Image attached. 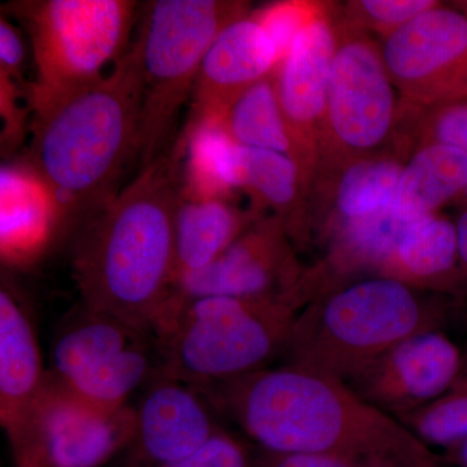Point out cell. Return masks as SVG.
<instances>
[{
	"label": "cell",
	"instance_id": "6da1fadb",
	"mask_svg": "<svg viewBox=\"0 0 467 467\" xmlns=\"http://www.w3.org/2000/svg\"><path fill=\"white\" fill-rule=\"evenodd\" d=\"M198 391L261 451L337 454L380 467H436L432 451L398 418L344 380L309 368H261Z\"/></svg>",
	"mask_w": 467,
	"mask_h": 467
},
{
	"label": "cell",
	"instance_id": "7a4b0ae2",
	"mask_svg": "<svg viewBox=\"0 0 467 467\" xmlns=\"http://www.w3.org/2000/svg\"><path fill=\"white\" fill-rule=\"evenodd\" d=\"M184 147L140 169L133 182L78 229L72 273L85 306L152 335L174 278L175 213Z\"/></svg>",
	"mask_w": 467,
	"mask_h": 467
},
{
	"label": "cell",
	"instance_id": "3957f363",
	"mask_svg": "<svg viewBox=\"0 0 467 467\" xmlns=\"http://www.w3.org/2000/svg\"><path fill=\"white\" fill-rule=\"evenodd\" d=\"M29 103V169L50 192L57 227L79 229L109 204L137 158L142 92L134 55L126 52L109 75Z\"/></svg>",
	"mask_w": 467,
	"mask_h": 467
},
{
	"label": "cell",
	"instance_id": "277c9868",
	"mask_svg": "<svg viewBox=\"0 0 467 467\" xmlns=\"http://www.w3.org/2000/svg\"><path fill=\"white\" fill-rule=\"evenodd\" d=\"M445 318L441 300L389 276L340 285L300 310L285 364L348 382L396 344L439 330Z\"/></svg>",
	"mask_w": 467,
	"mask_h": 467
},
{
	"label": "cell",
	"instance_id": "5b68a950",
	"mask_svg": "<svg viewBox=\"0 0 467 467\" xmlns=\"http://www.w3.org/2000/svg\"><path fill=\"white\" fill-rule=\"evenodd\" d=\"M306 306L300 290L285 296L167 303L152 333L159 374L202 389L265 368L284 355Z\"/></svg>",
	"mask_w": 467,
	"mask_h": 467
},
{
	"label": "cell",
	"instance_id": "8992f818",
	"mask_svg": "<svg viewBox=\"0 0 467 467\" xmlns=\"http://www.w3.org/2000/svg\"><path fill=\"white\" fill-rule=\"evenodd\" d=\"M248 15L234 0H152L142 7L131 54L142 92L137 158L140 169L173 149L178 116L217 34Z\"/></svg>",
	"mask_w": 467,
	"mask_h": 467
},
{
	"label": "cell",
	"instance_id": "52a82bcc",
	"mask_svg": "<svg viewBox=\"0 0 467 467\" xmlns=\"http://www.w3.org/2000/svg\"><path fill=\"white\" fill-rule=\"evenodd\" d=\"M335 27L337 50L319 130L317 177L384 152L401 119L396 86L378 43L346 24Z\"/></svg>",
	"mask_w": 467,
	"mask_h": 467
},
{
	"label": "cell",
	"instance_id": "ba28073f",
	"mask_svg": "<svg viewBox=\"0 0 467 467\" xmlns=\"http://www.w3.org/2000/svg\"><path fill=\"white\" fill-rule=\"evenodd\" d=\"M33 42L36 81L29 100L99 78L126 54L138 3L129 0H34L12 5Z\"/></svg>",
	"mask_w": 467,
	"mask_h": 467
},
{
	"label": "cell",
	"instance_id": "9c48e42d",
	"mask_svg": "<svg viewBox=\"0 0 467 467\" xmlns=\"http://www.w3.org/2000/svg\"><path fill=\"white\" fill-rule=\"evenodd\" d=\"M383 60L409 104L427 109L467 100V7L441 5L418 15L384 39Z\"/></svg>",
	"mask_w": 467,
	"mask_h": 467
},
{
	"label": "cell",
	"instance_id": "30bf717a",
	"mask_svg": "<svg viewBox=\"0 0 467 467\" xmlns=\"http://www.w3.org/2000/svg\"><path fill=\"white\" fill-rule=\"evenodd\" d=\"M303 267L281 217H261L211 265L175 282L168 303L205 296H285L300 288Z\"/></svg>",
	"mask_w": 467,
	"mask_h": 467
},
{
	"label": "cell",
	"instance_id": "8fae6325",
	"mask_svg": "<svg viewBox=\"0 0 467 467\" xmlns=\"http://www.w3.org/2000/svg\"><path fill=\"white\" fill-rule=\"evenodd\" d=\"M135 408L103 410L50 371L36 414V467H101L133 441Z\"/></svg>",
	"mask_w": 467,
	"mask_h": 467
},
{
	"label": "cell",
	"instance_id": "7c38bea8",
	"mask_svg": "<svg viewBox=\"0 0 467 467\" xmlns=\"http://www.w3.org/2000/svg\"><path fill=\"white\" fill-rule=\"evenodd\" d=\"M462 358L447 335L425 331L396 344L347 383L374 407L398 418L450 391Z\"/></svg>",
	"mask_w": 467,
	"mask_h": 467
},
{
	"label": "cell",
	"instance_id": "4fadbf2b",
	"mask_svg": "<svg viewBox=\"0 0 467 467\" xmlns=\"http://www.w3.org/2000/svg\"><path fill=\"white\" fill-rule=\"evenodd\" d=\"M337 50V27L326 11L297 34L273 73L276 97L297 162L310 186L318 169V140Z\"/></svg>",
	"mask_w": 467,
	"mask_h": 467
},
{
	"label": "cell",
	"instance_id": "5bb4252c",
	"mask_svg": "<svg viewBox=\"0 0 467 467\" xmlns=\"http://www.w3.org/2000/svg\"><path fill=\"white\" fill-rule=\"evenodd\" d=\"M32 321L7 285L0 290V422L17 467H36V408L47 380Z\"/></svg>",
	"mask_w": 467,
	"mask_h": 467
},
{
	"label": "cell",
	"instance_id": "9a60e30c",
	"mask_svg": "<svg viewBox=\"0 0 467 467\" xmlns=\"http://www.w3.org/2000/svg\"><path fill=\"white\" fill-rule=\"evenodd\" d=\"M278 63L275 42L256 17L245 15L223 27L202 57L181 134L217 122L243 92L272 76Z\"/></svg>",
	"mask_w": 467,
	"mask_h": 467
},
{
	"label": "cell",
	"instance_id": "2e32d148",
	"mask_svg": "<svg viewBox=\"0 0 467 467\" xmlns=\"http://www.w3.org/2000/svg\"><path fill=\"white\" fill-rule=\"evenodd\" d=\"M212 410L201 391L158 374L135 408L137 426L129 447L138 465H164L201 450L221 429Z\"/></svg>",
	"mask_w": 467,
	"mask_h": 467
},
{
	"label": "cell",
	"instance_id": "e0dca14e",
	"mask_svg": "<svg viewBox=\"0 0 467 467\" xmlns=\"http://www.w3.org/2000/svg\"><path fill=\"white\" fill-rule=\"evenodd\" d=\"M378 275L420 291L457 294L460 279L456 223L434 213L405 227Z\"/></svg>",
	"mask_w": 467,
	"mask_h": 467
},
{
	"label": "cell",
	"instance_id": "ac0fdd59",
	"mask_svg": "<svg viewBox=\"0 0 467 467\" xmlns=\"http://www.w3.org/2000/svg\"><path fill=\"white\" fill-rule=\"evenodd\" d=\"M259 218L239 211L227 198L182 193L175 213L173 285L211 265Z\"/></svg>",
	"mask_w": 467,
	"mask_h": 467
},
{
	"label": "cell",
	"instance_id": "d6986e66",
	"mask_svg": "<svg viewBox=\"0 0 467 467\" xmlns=\"http://www.w3.org/2000/svg\"><path fill=\"white\" fill-rule=\"evenodd\" d=\"M152 335L81 303L58 328L52 344V376L67 384Z\"/></svg>",
	"mask_w": 467,
	"mask_h": 467
},
{
	"label": "cell",
	"instance_id": "ffe728a7",
	"mask_svg": "<svg viewBox=\"0 0 467 467\" xmlns=\"http://www.w3.org/2000/svg\"><path fill=\"white\" fill-rule=\"evenodd\" d=\"M467 189V153L450 144L418 146L402 168L392 211L405 223L436 213Z\"/></svg>",
	"mask_w": 467,
	"mask_h": 467
},
{
	"label": "cell",
	"instance_id": "44dd1931",
	"mask_svg": "<svg viewBox=\"0 0 467 467\" xmlns=\"http://www.w3.org/2000/svg\"><path fill=\"white\" fill-rule=\"evenodd\" d=\"M310 182L300 165L284 153L244 147L242 189L252 199V213L273 211L287 226L292 242L306 236V196Z\"/></svg>",
	"mask_w": 467,
	"mask_h": 467
},
{
	"label": "cell",
	"instance_id": "7402d4cb",
	"mask_svg": "<svg viewBox=\"0 0 467 467\" xmlns=\"http://www.w3.org/2000/svg\"><path fill=\"white\" fill-rule=\"evenodd\" d=\"M402 161L401 153L384 150L324 175V182L330 184L326 232L344 221L391 209L405 165Z\"/></svg>",
	"mask_w": 467,
	"mask_h": 467
},
{
	"label": "cell",
	"instance_id": "603a6c76",
	"mask_svg": "<svg viewBox=\"0 0 467 467\" xmlns=\"http://www.w3.org/2000/svg\"><path fill=\"white\" fill-rule=\"evenodd\" d=\"M184 146L183 189L190 198H227L242 189L244 147L234 142L218 122H207L180 134Z\"/></svg>",
	"mask_w": 467,
	"mask_h": 467
},
{
	"label": "cell",
	"instance_id": "cb8c5ba5",
	"mask_svg": "<svg viewBox=\"0 0 467 467\" xmlns=\"http://www.w3.org/2000/svg\"><path fill=\"white\" fill-rule=\"evenodd\" d=\"M55 227H57V209L45 184L30 169L3 168V254L38 247Z\"/></svg>",
	"mask_w": 467,
	"mask_h": 467
},
{
	"label": "cell",
	"instance_id": "d4e9b609",
	"mask_svg": "<svg viewBox=\"0 0 467 467\" xmlns=\"http://www.w3.org/2000/svg\"><path fill=\"white\" fill-rule=\"evenodd\" d=\"M217 122L239 146L275 150L297 162L273 75L243 92Z\"/></svg>",
	"mask_w": 467,
	"mask_h": 467
},
{
	"label": "cell",
	"instance_id": "484cf974",
	"mask_svg": "<svg viewBox=\"0 0 467 467\" xmlns=\"http://www.w3.org/2000/svg\"><path fill=\"white\" fill-rule=\"evenodd\" d=\"M147 339H152V337H144L72 382L63 383L64 386L103 410L113 411L126 407L129 396L143 383L150 371Z\"/></svg>",
	"mask_w": 467,
	"mask_h": 467
},
{
	"label": "cell",
	"instance_id": "4316f807",
	"mask_svg": "<svg viewBox=\"0 0 467 467\" xmlns=\"http://www.w3.org/2000/svg\"><path fill=\"white\" fill-rule=\"evenodd\" d=\"M398 420L427 447H457L467 439V386H453L441 398Z\"/></svg>",
	"mask_w": 467,
	"mask_h": 467
},
{
	"label": "cell",
	"instance_id": "83f0119b",
	"mask_svg": "<svg viewBox=\"0 0 467 467\" xmlns=\"http://www.w3.org/2000/svg\"><path fill=\"white\" fill-rule=\"evenodd\" d=\"M439 3L435 0H356L346 5L342 23L362 32H376L386 39Z\"/></svg>",
	"mask_w": 467,
	"mask_h": 467
},
{
	"label": "cell",
	"instance_id": "f1b7e54d",
	"mask_svg": "<svg viewBox=\"0 0 467 467\" xmlns=\"http://www.w3.org/2000/svg\"><path fill=\"white\" fill-rule=\"evenodd\" d=\"M417 138V147L429 143L450 144L467 153V100L427 109L425 116L418 121ZM461 199L467 208V189Z\"/></svg>",
	"mask_w": 467,
	"mask_h": 467
},
{
	"label": "cell",
	"instance_id": "f546056e",
	"mask_svg": "<svg viewBox=\"0 0 467 467\" xmlns=\"http://www.w3.org/2000/svg\"><path fill=\"white\" fill-rule=\"evenodd\" d=\"M324 11L321 5L312 3L284 2L263 8L254 16L275 42L281 61L297 34Z\"/></svg>",
	"mask_w": 467,
	"mask_h": 467
},
{
	"label": "cell",
	"instance_id": "4dcf8cb0",
	"mask_svg": "<svg viewBox=\"0 0 467 467\" xmlns=\"http://www.w3.org/2000/svg\"><path fill=\"white\" fill-rule=\"evenodd\" d=\"M155 467H254V457L244 442L220 429L195 453Z\"/></svg>",
	"mask_w": 467,
	"mask_h": 467
},
{
	"label": "cell",
	"instance_id": "1f68e13d",
	"mask_svg": "<svg viewBox=\"0 0 467 467\" xmlns=\"http://www.w3.org/2000/svg\"><path fill=\"white\" fill-rule=\"evenodd\" d=\"M254 467H380L367 461L326 453H275L261 451Z\"/></svg>",
	"mask_w": 467,
	"mask_h": 467
},
{
	"label": "cell",
	"instance_id": "d6a6232c",
	"mask_svg": "<svg viewBox=\"0 0 467 467\" xmlns=\"http://www.w3.org/2000/svg\"><path fill=\"white\" fill-rule=\"evenodd\" d=\"M26 58L23 41L9 21L0 20V73H5L16 85L24 84L23 64Z\"/></svg>",
	"mask_w": 467,
	"mask_h": 467
},
{
	"label": "cell",
	"instance_id": "836d02e7",
	"mask_svg": "<svg viewBox=\"0 0 467 467\" xmlns=\"http://www.w3.org/2000/svg\"><path fill=\"white\" fill-rule=\"evenodd\" d=\"M459 234L460 279L457 295L467 294V208L461 212L456 221Z\"/></svg>",
	"mask_w": 467,
	"mask_h": 467
},
{
	"label": "cell",
	"instance_id": "e575fe53",
	"mask_svg": "<svg viewBox=\"0 0 467 467\" xmlns=\"http://www.w3.org/2000/svg\"><path fill=\"white\" fill-rule=\"evenodd\" d=\"M454 386H467V353L463 356L462 368H461L460 376Z\"/></svg>",
	"mask_w": 467,
	"mask_h": 467
},
{
	"label": "cell",
	"instance_id": "d590c367",
	"mask_svg": "<svg viewBox=\"0 0 467 467\" xmlns=\"http://www.w3.org/2000/svg\"><path fill=\"white\" fill-rule=\"evenodd\" d=\"M457 459H459L461 465L467 467V439L457 445Z\"/></svg>",
	"mask_w": 467,
	"mask_h": 467
}]
</instances>
